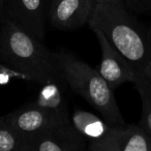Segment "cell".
<instances>
[{"label":"cell","mask_w":151,"mask_h":151,"mask_svg":"<svg viewBox=\"0 0 151 151\" xmlns=\"http://www.w3.org/2000/svg\"><path fill=\"white\" fill-rule=\"evenodd\" d=\"M0 62L40 85L48 82L66 84L53 52L4 13L0 17Z\"/></svg>","instance_id":"6da1fadb"},{"label":"cell","mask_w":151,"mask_h":151,"mask_svg":"<svg viewBox=\"0 0 151 151\" xmlns=\"http://www.w3.org/2000/svg\"><path fill=\"white\" fill-rule=\"evenodd\" d=\"M127 7L94 1L88 20L91 29H97L132 64L142 71L151 59V27L141 22Z\"/></svg>","instance_id":"7a4b0ae2"},{"label":"cell","mask_w":151,"mask_h":151,"mask_svg":"<svg viewBox=\"0 0 151 151\" xmlns=\"http://www.w3.org/2000/svg\"><path fill=\"white\" fill-rule=\"evenodd\" d=\"M66 84L73 91L90 104L111 125H124L114 89L97 69L67 52H53Z\"/></svg>","instance_id":"3957f363"},{"label":"cell","mask_w":151,"mask_h":151,"mask_svg":"<svg viewBox=\"0 0 151 151\" xmlns=\"http://www.w3.org/2000/svg\"><path fill=\"white\" fill-rule=\"evenodd\" d=\"M9 124L22 137L36 136L71 125L70 119H64L35 104L14 110L4 116Z\"/></svg>","instance_id":"277c9868"},{"label":"cell","mask_w":151,"mask_h":151,"mask_svg":"<svg viewBox=\"0 0 151 151\" xmlns=\"http://www.w3.org/2000/svg\"><path fill=\"white\" fill-rule=\"evenodd\" d=\"M90 151H151V138L139 124L113 125L107 137L89 142Z\"/></svg>","instance_id":"5b68a950"},{"label":"cell","mask_w":151,"mask_h":151,"mask_svg":"<svg viewBox=\"0 0 151 151\" xmlns=\"http://www.w3.org/2000/svg\"><path fill=\"white\" fill-rule=\"evenodd\" d=\"M101 50V61L97 70L108 84L115 90L124 83L134 84L137 71L127 59L111 45L99 30L92 29Z\"/></svg>","instance_id":"8992f818"},{"label":"cell","mask_w":151,"mask_h":151,"mask_svg":"<svg viewBox=\"0 0 151 151\" xmlns=\"http://www.w3.org/2000/svg\"><path fill=\"white\" fill-rule=\"evenodd\" d=\"M23 139L22 151H84L88 146L87 139L79 134L73 124Z\"/></svg>","instance_id":"52a82bcc"},{"label":"cell","mask_w":151,"mask_h":151,"mask_svg":"<svg viewBox=\"0 0 151 151\" xmlns=\"http://www.w3.org/2000/svg\"><path fill=\"white\" fill-rule=\"evenodd\" d=\"M3 12L25 31L40 40L45 38V0H4Z\"/></svg>","instance_id":"ba28073f"},{"label":"cell","mask_w":151,"mask_h":151,"mask_svg":"<svg viewBox=\"0 0 151 151\" xmlns=\"http://www.w3.org/2000/svg\"><path fill=\"white\" fill-rule=\"evenodd\" d=\"M94 0H52L48 18L58 30H75L88 23Z\"/></svg>","instance_id":"9c48e42d"},{"label":"cell","mask_w":151,"mask_h":151,"mask_svg":"<svg viewBox=\"0 0 151 151\" xmlns=\"http://www.w3.org/2000/svg\"><path fill=\"white\" fill-rule=\"evenodd\" d=\"M70 122L75 129L89 142L103 140L111 130L112 126L103 117L85 110H76L70 117ZM88 142V143H89Z\"/></svg>","instance_id":"30bf717a"},{"label":"cell","mask_w":151,"mask_h":151,"mask_svg":"<svg viewBox=\"0 0 151 151\" xmlns=\"http://www.w3.org/2000/svg\"><path fill=\"white\" fill-rule=\"evenodd\" d=\"M61 85L62 83L59 82H48L42 84L34 104L59 117L70 119L68 116L66 101L61 90Z\"/></svg>","instance_id":"8fae6325"},{"label":"cell","mask_w":151,"mask_h":151,"mask_svg":"<svg viewBox=\"0 0 151 151\" xmlns=\"http://www.w3.org/2000/svg\"><path fill=\"white\" fill-rule=\"evenodd\" d=\"M134 85L140 95L142 103L141 119L139 125L151 138V83L147 80L142 71H137Z\"/></svg>","instance_id":"7c38bea8"},{"label":"cell","mask_w":151,"mask_h":151,"mask_svg":"<svg viewBox=\"0 0 151 151\" xmlns=\"http://www.w3.org/2000/svg\"><path fill=\"white\" fill-rule=\"evenodd\" d=\"M23 137L17 132L6 121L0 117V151H22Z\"/></svg>","instance_id":"4fadbf2b"},{"label":"cell","mask_w":151,"mask_h":151,"mask_svg":"<svg viewBox=\"0 0 151 151\" xmlns=\"http://www.w3.org/2000/svg\"><path fill=\"white\" fill-rule=\"evenodd\" d=\"M24 79L27 80L26 76L24 73H20L17 69H14L13 67L9 66L5 63L0 62V86L9 84L12 79Z\"/></svg>","instance_id":"5bb4252c"},{"label":"cell","mask_w":151,"mask_h":151,"mask_svg":"<svg viewBox=\"0 0 151 151\" xmlns=\"http://www.w3.org/2000/svg\"><path fill=\"white\" fill-rule=\"evenodd\" d=\"M136 13L151 17V0H139Z\"/></svg>","instance_id":"9a60e30c"},{"label":"cell","mask_w":151,"mask_h":151,"mask_svg":"<svg viewBox=\"0 0 151 151\" xmlns=\"http://www.w3.org/2000/svg\"><path fill=\"white\" fill-rule=\"evenodd\" d=\"M125 5L130 12L132 13H136L137 12V7H138V2L139 0H124Z\"/></svg>","instance_id":"2e32d148"},{"label":"cell","mask_w":151,"mask_h":151,"mask_svg":"<svg viewBox=\"0 0 151 151\" xmlns=\"http://www.w3.org/2000/svg\"><path fill=\"white\" fill-rule=\"evenodd\" d=\"M142 73H144V76L147 78V80L151 83V59L149 60V62L145 65V67L142 69Z\"/></svg>","instance_id":"e0dca14e"},{"label":"cell","mask_w":151,"mask_h":151,"mask_svg":"<svg viewBox=\"0 0 151 151\" xmlns=\"http://www.w3.org/2000/svg\"><path fill=\"white\" fill-rule=\"evenodd\" d=\"M94 1H95V2H97V1H101V2H107V3L114 4V5H117V6L126 7L124 0H94Z\"/></svg>","instance_id":"ac0fdd59"},{"label":"cell","mask_w":151,"mask_h":151,"mask_svg":"<svg viewBox=\"0 0 151 151\" xmlns=\"http://www.w3.org/2000/svg\"><path fill=\"white\" fill-rule=\"evenodd\" d=\"M3 2H4V0H0V7L3 5Z\"/></svg>","instance_id":"d6986e66"}]
</instances>
